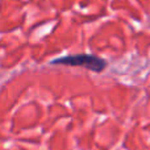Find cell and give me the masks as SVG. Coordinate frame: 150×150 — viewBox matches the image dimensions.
<instances>
[{
  "label": "cell",
  "mask_w": 150,
  "mask_h": 150,
  "mask_svg": "<svg viewBox=\"0 0 150 150\" xmlns=\"http://www.w3.org/2000/svg\"><path fill=\"white\" fill-rule=\"evenodd\" d=\"M52 65H63V66H78L84 67L95 73H101L108 66L107 61L93 54H75V55H66L57 59L52 61Z\"/></svg>",
  "instance_id": "6da1fadb"
}]
</instances>
